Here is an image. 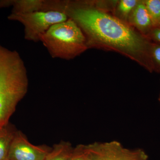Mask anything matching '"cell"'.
Listing matches in <instances>:
<instances>
[{
  "instance_id": "10",
  "label": "cell",
  "mask_w": 160,
  "mask_h": 160,
  "mask_svg": "<svg viewBox=\"0 0 160 160\" xmlns=\"http://www.w3.org/2000/svg\"><path fill=\"white\" fill-rule=\"evenodd\" d=\"M8 125L0 129V160H9L10 146L16 132Z\"/></svg>"
},
{
  "instance_id": "9",
  "label": "cell",
  "mask_w": 160,
  "mask_h": 160,
  "mask_svg": "<svg viewBox=\"0 0 160 160\" xmlns=\"http://www.w3.org/2000/svg\"><path fill=\"white\" fill-rule=\"evenodd\" d=\"M73 149L69 142L61 141L53 145L45 160H69Z\"/></svg>"
},
{
  "instance_id": "15",
  "label": "cell",
  "mask_w": 160,
  "mask_h": 160,
  "mask_svg": "<svg viewBox=\"0 0 160 160\" xmlns=\"http://www.w3.org/2000/svg\"><path fill=\"white\" fill-rule=\"evenodd\" d=\"M147 38L152 42L160 44V28H153Z\"/></svg>"
},
{
  "instance_id": "12",
  "label": "cell",
  "mask_w": 160,
  "mask_h": 160,
  "mask_svg": "<svg viewBox=\"0 0 160 160\" xmlns=\"http://www.w3.org/2000/svg\"><path fill=\"white\" fill-rule=\"evenodd\" d=\"M153 28H160V0L144 1Z\"/></svg>"
},
{
  "instance_id": "11",
  "label": "cell",
  "mask_w": 160,
  "mask_h": 160,
  "mask_svg": "<svg viewBox=\"0 0 160 160\" xmlns=\"http://www.w3.org/2000/svg\"><path fill=\"white\" fill-rule=\"evenodd\" d=\"M139 1L121 0L117 3L114 9L115 16L128 23V19L132 12L137 5Z\"/></svg>"
},
{
  "instance_id": "3",
  "label": "cell",
  "mask_w": 160,
  "mask_h": 160,
  "mask_svg": "<svg viewBox=\"0 0 160 160\" xmlns=\"http://www.w3.org/2000/svg\"><path fill=\"white\" fill-rule=\"evenodd\" d=\"M40 42L53 58L72 59L89 49L82 31L70 18L51 26Z\"/></svg>"
},
{
  "instance_id": "13",
  "label": "cell",
  "mask_w": 160,
  "mask_h": 160,
  "mask_svg": "<svg viewBox=\"0 0 160 160\" xmlns=\"http://www.w3.org/2000/svg\"><path fill=\"white\" fill-rule=\"evenodd\" d=\"M150 56L153 71L160 72V44L152 42L150 48Z\"/></svg>"
},
{
  "instance_id": "7",
  "label": "cell",
  "mask_w": 160,
  "mask_h": 160,
  "mask_svg": "<svg viewBox=\"0 0 160 160\" xmlns=\"http://www.w3.org/2000/svg\"><path fill=\"white\" fill-rule=\"evenodd\" d=\"M128 23L146 38L154 28L144 1H139L129 15Z\"/></svg>"
},
{
  "instance_id": "2",
  "label": "cell",
  "mask_w": 160,
  "mask_h": 160,
  "mask_svg": "<svg viewBox=\"0 0 160 160\" xmlns=\"http://www.w3.org/2000/svg\"><path fill=\"white\" fill-rule=\"evenodd\" d=\"M28 87L27 70L19 53L0 45V129L8 125Z\"/></svg>"
},
{
  "instance_id": "16",
  "label": "cell",
  "mask_w": 160,
  "mask_h": 160,
  "mask_svg": "<svg viewBox=\"0 0 160 160\" xmlns=\"http://www.w3.org/2000/svg\"><path fill=\"white\" fill-rule=\"evenodd\" d=\"M159 102H160V94L159 98Z\"/></svg>"
},
{
  "instance_id": "6",
  "label": "cell",
  "mask_w": 160,
  "mask_h": 160,
  "mask_svg": "<svg viewBox=\"0 0 160 160\" xmlns=\"http://www.w3.org/2000/svg\"><path fill=\"white\" fill-rule=\"evenodd\" d=\"M52 148L31 144L22 132L16 131L12 142L9 160H45Z\"/></svg>"
},
{
  "instance_id": "14",
  "label": "cell",
  "mask_w": 160,
  "mask_h": 160,
  "mask_svg": "<svg viewBox=\"0 0 160 160\" xmlns=\"http://www.w3.org/2000/svg\"><path fill=\"white\" fill-rule=\"evenodd\" d=\"M69 160H88L86 145L81 144L76 146Z\"/></svg>"
},
{
  "instance_id": "8",
  "label": "cell",
  "mask_w": 160,
  "mask_h": 160,
  "mask_svg": "<svg viewBox=\"0 0 160 160\" xmlns=\"http://www.w3.org/2000/svg\"><path fill=\"white\" fill-rule=\"evenodd\" d=\"M0 2V7L13 6L12 13H28L34 12L43 11L44 0H17Z\"/></svg>"
},
{
  "instance_id": "5",
  "label": "cell",
  "mask_w": 160,
  "mask_h": 160,
  "mask_svg": "<svg viewBox=\"0 0 160 160\" xmlns=\"http://www.w3.org/2000/svg\"><path fill=\"white\" fill-rule=\"evenodd\" d=\"M86 146L88 160H148L142 149H128L117 141L94 142Z\"/></svg>"
},
{
  "instance_id": "4",
  "label": "cell",
  "mask_w": 160,
  "mask_h": 160,
  "mask_svg": "<svg viewBox=\"0 0 160 160\" xmlns=\"http://www.w3.org/2000/svg\"><path fill=\"white\" fill-rule=\"evenodd\" d=\"M8 19L22 23L24 27L25 39L37 42H40L41 36L45 34L51 26L67 21L68 18L63 12L49 11L11 13Z\"/></svg>"
},
{
  "instance_id": "1",
  "label": "cell",
  "mask_w": 160,
  "mask_h": 160,
  "mask_svg": "<svg viewBox=\"0 0 160 160\" xmlns=\"http://www.w3.org/2000/svg\"><path fill=\"white\" fill-rule=\"evenodd\" d=\"M52 9L77 23L86 38L88 49L116 52L153 71L150 56L152 42L96 3L55 0Z\"/></svg>"
}]
</instances>
